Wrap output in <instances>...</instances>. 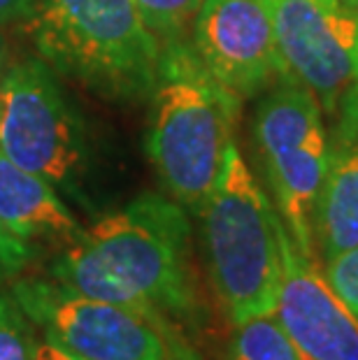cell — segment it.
I'll list each match as a JSON object with an SVG mask.
<instances>
[{"instance_id":"1","label":"cell","mask_w":358,"mask_h":360,"mask_svg":"<svg viewBox=\"0 0 358 360\" xmlns=\"http://www.w3.org/2000/svg\"><path fill=\"white\" fill-rule=\"evenodd\" d=\"M47 277L82 295L165 316L188 335L205 323L188 212L161 193H142L84 228L51 260Z\"/></svg>"},{"instance_id":"2","label":"cell","mask_w":358,"mask_h":360,"mask_svg":"<svg viewBox=\"0 0 358 360\" xmlns=\"http://www.w3.org/2000/svg\"><path fill=\"white\" fill-rule=\"evenodd\" d=\"M147 156L167 198L188 214L207 202L240 126L242 101L205 70L188 42L161 44Z\"/></svg>"},{"instance_id":"3","label":"cell","mask_w":358,"mask_h":360,"mask_svg":"<svg viewBox=\"0 0 358 360\" xmlns=\"http://www.w3.org/2000/svg\"><path fill=\"white\" fill-rule=\"evenodd\" d=\"M212 295L231 326L275 314L281 251L279 214L235 140L217 186L196 214Z\"/></svg>"},{"instance_id":"4","label":"cell","mask_w":358,"mask_h":360,"mask_svg":"<svg viewBox=\"0 0 358 360\" xmlns=\"http://www.w3.org/2000/svg\"><path fill=\"white\" fill-rule=\"evenodd\" d=\"M40 58L110 101L154 91L161 42L133 0H37L28 19Z\"/></svg>"},{"instance_id":"5","label":"cell","mask_w":358,"mask_h":360,"mask_svg":"<svg viewBox=\"0 0 358 360\" xmlns=\"http://www.w3.org/2000/svg\"><path fill=\"white\" fill-rule=\"evenodd\" d=\"M10 295L42 340L79 360H205L184 328L158 314L98 300L51 277H17Z\"/></svg>"},{"instance_id":"6","label":"cell","mask_w":358,"mask_h":360,"mask_svg":"<svg viewBox=\"0 0 358 360\" xmlns=\"http://www.w3.org/2000/svg\"><path fill=\"white\" fill-rule=\"evenodd\" d=\"M251 142L279 219L302 254L319 263L312 221L331 160L321 105L300 84L277 82L256 105Z\"/></svg>"},{"instance_id":"7","label":"cell","mask_w":358,"mask_h":360,"mask_svg":"<svg viewBox=\"0 0 358 360\" xmlns=\"http://www.w3.org/2000/svg\"><path fill=\"white\" fill-rule=\"evenodd\" d=\"M0 151L87 207L84 128L42 58L14 63L0 79Z\"/></svg>"},{"instance_id":"8","label":"cell","mask_w":358,"mask_h":360,"mask_svg":"<svg viewBox=\"0 0 358 360\" xmlns=\"http://www.w3.org/2000/svg\"><path fill=\"white\" fill-rule=\"evenodd\" d=\"M272 24L284 79L335 117L358 82V10L340 0H272Z\"/></svg>"},{"instance_id":"9","label":"cell","mask_w":358,"mask_h":360,"mask_svg":"<svg viewBox=\"0 0 358 360\" xmlns=\"http://www.w3.org/2000/svg\"><path fill=\"white\" fill-rule=\"evenodd\" d=\"M188 42L205 70L242 103L284 79L272 0H203Z\"/></svg>"},{"instance_id":"10","label":"cell","mask_w":358,"mask_h":360,"mask_svg":"<svg viewBox=\"0 0 358 360\" xmlns=\"http://www.w3.org/2000/svg\"><path fill=\"white\" fill-rule=\"evenodd\" d=\"M281 281L275 319L302 360H358V319L279 221Z\"/></svg>"},{"instance_id":"11","label":"cell","mask_w":358,"mask_h":360,"mask_svg":"<svg viewBox=\"0 0 358 360\" xmlns=\"http://www.w3.org/2000/svg\"><path fill=\"white\" fill-rule=\"evenodd\" d=\"M0 221L28 244H56L58 249L79 240L84 228L58 191L40 174L26 170L0 151Z\"/></svg>"},{"instance_id":"12","label":"cell","mask_w":358,"mask_h":360,"mask_svg":"<svg viewBox=\"0 0 358 360\" xmlns=\"http://www.w3.org/2000/svg\"><path fill=\"white\" fill-rule=\"evenodd\" d=\"M312 233L324 263L358 244V142L331 144Z\"/></svg>"},{"instance_id":"13","label":"cell","mask_w":358,"mask_h":360,"mask_svg":"<svg viewBox=\"0 0 358 360\" xmlns=\"http://www.w3.org/2000/svg\"><path fill=\"white\" fill-rule=\"evenodd\" d=\"M224 360H302L298 349L288 340L275 314L247 319L233 326Z\"/></svg>"},{"instance_id":"14","label":"cell","mask_w":358,"mask_h":360,"mask_svg":"<svg viewBox=\"0 0 358 360\" xmlns=\"http://www.w3.org/2000/svg\"><path fill=\"white\" fill-rule=\"evenodd\" d=\"M144 24L158 37V42H174L188 37L191 21L203 0H133Z\"/></svg>"},{"instance_id":"15","label":"cell","mask_w":358,"mask_h":360,"mask_svg":"<svg viewBox=\"0 0 358 360\" xmlns=\"http://www.w3.org/2000/svg\"><path fill=\"white\" fill-rule=\"evenodd\" d=\"M35 326L30 323L10 290H0V360H35Z\"/></svg>"},{"instance_id":"16","label":"cell","mask_w":358,"mask_h":360,"mask_svg":"<svg viewBox=\"0 0 358 360\" xmlns=\"http://www.w3.org/2000/svg\"><path fill=\"white\" fill-rule=\"evenodd\" d=\"M324 277L358 319V244L324 263Z\"/></svg>"},{"instance_id":"17","label":"cell","mask_w":358,"mask_h":360,"mask_svg":"<svg viewBox=\"0 0 358 360\" xmlns=\"http://www.w3.org/2000/svg\"><path fill=\"white\" fill-rule=\"evenodd\" d=\"M35 258H37V247L19 240L0 221V281H12L21 277L33 265Z\"/></svg>"},{"instance_id":"18","label":"cell","mask_w":358,"mask_h":360,"mask_svg":"<svg viewBox=\"0 0 358 360\" xmlns=\"http://www.w3.org/2000/svg\"><path fill=\"white\" fill-rule=\"evenodd\" d=\"M358 142V82L342 96L335 112V135L333 144Z\"/></svg>"},{"instance_id":"19","label":"cell","mask_w":358,"mask_h":360,"mask_svg":"<svg viewBox=\"0 0 358 360\" xmlns=\"http://www.w3.org/2000/svg\"><path fill=\"white\" fill-rule=\"evenodd\" d=\"M37 0H0V26L14 21H28L35 12Z\"/></svg>"},{"instance_id":"20","label":"cell","mask_w":358,"mask_h":360,"mask_svg":"<svg viewBox=\"0 0 358 360\" xmlns=\"http://www.w3.org/2000/svg\"><path fill=\"white\" fill-rule=\"evenodd\" d=\"M35 360H79V358L65 354V351H60L58 347H54V344L47 342V340H40V344H37Z\"/></svg>"},{"instance_id":"21","label":"cell","mask_w":358,"mask_h":360,"mask_svg":"<svg viewBox=\"0 0 358 360\" xmlns=\"http://www.w3.org/2000/svg\"><path fill=\"white\" fill-rule=\"evenodd\" d=\"M5 58H7V47H5L3 35H0V70H3V65H5Z\"/></svg>"},{"instance_id":"22","label":"cell","mask_w":358,"mask_h":360,"mask_svg":"<svg viewBox=\"0 0 358 360\" xmlns=\"http://www.w3.org/2000/svg\"><path fill=\"white\" fill-rule=\"evenodd\" d=\"M340 3H345L349 7H354V10H358V0H340Z\"/></svg>"}]
</instances>
